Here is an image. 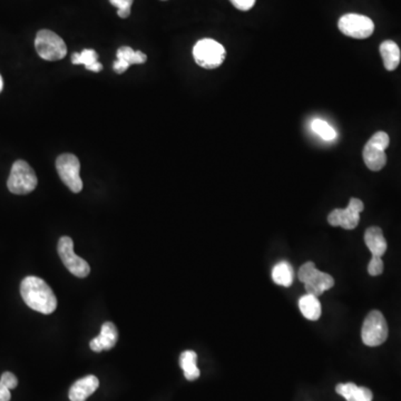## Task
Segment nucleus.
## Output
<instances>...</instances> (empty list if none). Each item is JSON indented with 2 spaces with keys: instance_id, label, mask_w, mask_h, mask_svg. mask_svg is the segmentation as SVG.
<instances>
[{
  "instance_id": "20e7f679",
  "label": "nucleus",
  "mask_w": 401,
  "mask_h": 401,
  "mask_svg": "<svg viewBox=\"0 0 401 401\" xmlns=\"http://www.w3.org/2000/svg\"><path fill=\"white\" fill-rule=\"evenodd\" d=\"M193 57L201 67L214 70L226 60V48L214 39H201L193 48Z\"/></svg>"
},
{
  "instance_id": "f257e3e1",
  "label": "nucleus",
  "mask_w": 401,
  "mask_h": 401,
  "mask_svg": "<svg viewBox=\"0 0 401 401\" xmlns=\"http://www.w3.org/2000/svg\"><path fill=\"white\" fill-rule=\"evenodd\" d=\"M23 302L43 314H50L57 309V298L52 287L38 277H26L21 285Z\"/></svg>"
},
{
  "instance_id": "6ab92c4d",
  "label": "nucleus",
  "mask_w": 401,
  "mask_h": 401,
  "mask_svg": "<svg viewBox=\"0 0 401 401\" xmlns=\"http://www.w3.org/2000/svg\"><path fill=\"white\" fill-rule=\"evenodd\" d=\"M197 355L192 350L182 352L180 357V365L184 371V375L187 380H197L199 377V369L197 366Z\"/></svg>"
},
{
  "instance_id": "4be33fe9",
  "label": "nucleus",
  "mask_w": 401,
  "mask_h": 401,
  "mask_svg": "<svg viewBox=\"0 0 401 401\" xmlns=\"http://www.w3.org/2000/svg\"><path fill=\"white\" fill-rule=\"evenodd\" d=\"M311 128L318 135L319 138L326 141V142H331L336 138V133L334 127L328 124L324 119H314L311 123Z\"/></svg>"
},
{
  "instance_id": "0eeeda50",
  "label": "nucleus",
  "mask_w": 401,
  "mask_h": 401,
  "mask_svg": "<svg viewBox=\"0 0 401 401\" xmlns=\"http://www.w3.org/2000/svg\"><path fill=\"white\" fill-rule=\"evenodd\" d=\"M363 344L368 347H378L388 338V324L380 311L373 310L368 314L361 330Z\"/></svg>"
},
{
  "instance_id": "f3484780",
  "label": "nucleus",
  "mask_w": 401,
  "mask_h": 401,
  "mask_svg": "<svg viewBox=\"0 0 401 401\" xmlns=\"http://www.w3.org/2000/svg\"><path fill=\"white\" fill-rule=\"evenodd\" d=\"M74 65H84L86 70L94 73H99L103 65L99 62V54L94 50H84L82 53H75L72 56Z\"/></svg>"
},
{
  "instance_id": "bb28decb",
  "label": "nucleus",
  "mask_w": 401,
  "mask_h": 401,
  "mask_svg": "<svg viewBox=\"0 0 401 401\" xmlns=\"http://www.w3.org/2000/svg\"><path fill=\"white\" fill-rule=\"evenodd\" d=\"M11 398V389L0 383V401H9Z\"/></svg>"
},
{
  "instance_id": "cd10ccee",
  "label": "nucleus",
  "mask_w": 401,
  "mask_h": 401,
  "mask_svg": "<svg viewBox=\"0 0 401 401\" xmlns=\"http://www.w3.org/2000/svg\"><path fill=\"white\" fill-rule=\"evenodd\" d=\"M3 87H4L3 78H1V76H0V93H1V91H3Z\"/></svg>"
},
{
  "instance_id": "b1692460",
  "label": "nucleus",
  "mask_w": 401,
  "mask_h": 401,
  "mask_svg": "<svg viewBox=\"0 0 401 401\" xmlns=\"http://www.w3.org/2000/svg\"><path fill=\"white\" fill-rule=\"evenodd\" d=\"M368 272L373 277H377V275H380L383 273V262L381 260V256H373V259H371V261L369 262V265H368Z\"/></svg>"
},
{
  "instance_id": "7ed1b4c3",
  "label": "nucleus",
  "mask_w": 401,
  "mask_h": 401,
  "mask_svg": "<svg viewBox=\"0 0 401 401\" xmlns=\"http://www.w3.org/2000/svg\"><path fill=\"white\" fill-rule=\"evenodd\" d=\"M35 48L39 57L47 62L62 60L67 55L65 42L56 33L48 29H43L37 33Z\"/></svg>"
},
{
  "instance_id": "aec40b11",
  "label": "nucleus",
  "mask_w": 401,
  "mask_h": 401,
  "mask_svg": "<svg viewBox=\"0 0 401 401\" xmlns=\"http://www.w3.org/2000/svg\"><path fill=\"white\" fill-rule=\"evenodd\" d=\"M272 279L277 285L290 287L295 280V272L290 263L281 261L272 270Z\"/></svg>"
},
{
  "instance_id": "2eb2a0df",
  "label": "nucleus",
  "mask_w": 401,
  "mask_h": 401,
  "mask_svg": "<svg viewBox=\"0 0 401 401\" xmlns=\"http://www.w3.org/2000/svg\"><path fill=\"white\" fill-rule=\"evenodd\" d=\"M365 242L373 256H383L386 253V238L383 236V230L378 226H371L366 231Z\"/></svg>"
},
{
  "instance_id": "dca6fc26",
  "label": "nucleus",
  "mask_w": 401,
  "mask_h": 401,
  "mask_svg": "<svg viewBox=\"0 0 401 401\" xmlns=\"http://www.w3.org/2000/svg\"><path fill=\"white\" fill-rule=\"evenodd\" d=\"M380 55L383 57V65L389 72L396 70L400 64V48L392 40H386L380 45Z\"/></svg>"
},
{
  "instance_id": "f03ea898",
  "label": "nucleus",
  "mask_w": 401,
  "mask_h": 401,
  "mask_svg": "<svg viewBox=\"0 0 401 401\" xmlns=\"http://www.w3.org/2000/svg\"><path fill=\"white\" fill-rule=\"evenodd\" d=\"M37 183L38 180L31 166L25 160H16L8 177V189L13 194H28L36 189Z\"/></svg>"
},
{
  "instance_id": "a878e982",
  "label": "nucleus",
  "mask_w": 401,
  "mask_h": 401,
  "mask_svg": "<svg viewBox=\"0 0 401 401\" xmlns=\"http://www.w3.org/2000/svg\"><path fill=\"white\" fill-rule=\"evenodd\" d=\"M231 4L238 11H250L256 4V0H230Z\"/></svg>"
},
{
  "instance_id": "5701e85b",
  "label": "nucleus",
  "mask_w": 401,
  "mask_h": 401,
  "mask_svg": "<svg viewBox=\"0 0 401 401\" xmlns=\"http://www.w3.org/2000/svg\"><path fill=\"white\" fill-rule=\"evenodd\" d=\"M109 3L117 8V15L121 18H127L131 15V8L134 0H109Z\"/></svg>"
},
{
  "instance_id": "ddd939ff",
  "label": "nucleus",
  "mask_w": 401,
  "mask_h": 401,
  "mask_svg": "<svg viewBox=\"0 0 401 401\" xmlns=\"http://www.w3.org/2000/svg\"><path fill=\"white\" fill-rule=\"evenodd\" d=\"M99 380L97 377L93 375H86L70 387L68 397L70 401H86L88 397H91L99 389Z\"/></svg>"
},
{
  "instance_id": "6e6552de",
  "label": "nucleus",
  "mask_w": 401,
  "mask_h": 401,
  "mask_svg": "<svg viewBox=\"0 0 401 401\" xmlns=\"http://www.w3.org/2000/svg\"><path fill=\"white\" fill-rule=\"evenodd\" d=\"M56 168L60 180L70 191L79 193L83 189V181L79 175V160L74 154L66 153L58 156Z\"/></svg>"
},
{
  "instance_id": "4468645a",
  "label": "nucleus",
  "mask_w": 401,
  "mask_h": 401,
  "mask_svg": "<svg viewBox=\"0 0 401 401\" xmlns=\"http://www.w3.org/2000/svg\"><path fill=\"white\" fill-rule=\"evenodd\" d=\"M336 392L347 401H373V392L365 387H359L355 383H339Z\"/></svg>"
},
{
  "instance_id": "39448f33",
  "label": "nucleus",
  "mask_w": 401,
  "mask_h": 401,
  "mask_svg": "<svg viewBox=\"0 0 401 401\" xmlns=\"http://www.w3.org/2000/svg\"><path fill=\"white\" fill-rule=\"evenodd\" d=\"M299 280L306 285V291L309 295L316 297L330 290L334 285V279L324 272L319 271L314 262H307L299 270Z\"/></svg>"
},
{
  "instance_id": "9d476101",
  "label": "nucleus",
  "mask_w": 401,
  "mask_h": 401,
  "mask_svg": "<svg viewBox=\"0 0 401 401\" xmlns=\"http://www.w3.org/2000/svg\"><path fill=\"white\" fill-rule=\"evenodd\" d=\"M342 34L356 39H366L373 35L375 23L369 17L358 13H347L342 16L338 23Z\"/></svg>"
},
{
  "instance_id": "412c9836",
  "label": "nucleus",
  "mask_w": 401,
  "mask_h": 401,
  "mask_svg": "<svg viewBox=\"0 0 401 401\" xmlns=\"http://www.w3.org/2000/svg\"><path fill=\"white\" fill-rule=\"evenodd\" d=\"M116 57L117 60L127 62L130 66L144 64L148 60V56L144 53L140 52V50L135 52L133 48L128 46L119 47L116 53Z\"/></svg>"
},
{
  "instance_id": "f8f14e48",
  "label": "nucleus",
  "mask_w": 401,
  "mask_h": 401,
  "mask_svg": "<svg viewBox=\"0 0 401 401\" xmlns=\"http://www.w3.org/2000/svg\"><path fill=\"white\" fill-rule=\"evenodd\" d=\"M117 340H119V331H117L116 326L113 322L107 321L101 326L99 336L92 340L89 347L95 352L111 350V348L115 347Z\"/></svg>"
},
{
  "instance_id": "a211bd4d",
  "label": "nucleus",
  "mask_w": 401,
  "mask_h": 401,
  "mask_svg": "<svg viewBox=\"0 0 401 401\" xmlns=\"http://www.w3.org/2000/svg\"><path fill=\"white\" fill-rule=\"evenodd\" d=\"M299 308H300L301 314L304 318L310 321H317L321 317V303L318 297L314 295H309L301 297L299 300Z\"/></svg>"
},
{
  "instance_id": "9b49d317",
  "label": "nucleus",
  "mask_w": 401,
  "mask_h": 401,
  "mask_svg": "<svg viewBox=\"0 0 401 401\" xmlns=\"http://www.w3.org/2000/svg\"><path fill=\"white\" fill-rule=\"evenodd\" d=\"M365 209L363 201L356 197L350 199L347 209H336L328 215L330 226H340L346 230L357 228L360 221V213Z\"/></svg>"
},
{
  "instance_id": "393cba45",
  "label": "nucleus",
  "mask_w": 401,
  "mask_h": 401,
  "mask_svg": "<svg viewBox=\"0 0 401 401\" xmlns=\"http://www.w3.org/2000/svg\"><path fill=\"white\" fill-rule=\"evenodd\" d=\"M0 383L5 385V386L11 389H11H15L17 385H18V380L16 378V375L11 373H4L3 375H1V378H0Z\"/></svg>"
},
{
  "instance_id": "423d86ee",
  "label": "nucleus",
  "mask_w": 401,
  "mask_h": 401,
  "mask_svg": "<svg viewBox=\"0 0 401 401\" xmlns=\"http://www.w3.org/2000/svg\"><path fill=\"white\" fill-rule=\"evenodd\" d=\"M389 135L385 132H377L373 138L368 141L363 148V160L367 167L371 171H380L387 163V155L385 150L389 146Z\"/></svg>"
},
{
  "instance_id": "1a4fd4ad",
  "label": "nucleus",
  "mask_w": 401,
  "mask_h": 401,
  "mask_svg": "<svg viewBox=\"0 0 401 401\" xmlns=\"http://www.w3.org/2000/svg\"><path fill=\"white\" fill-rule=\"evenodd\" d=\"M57 250L62 263L72 275L77 278H86L89 275V264L74 252V242L70 236L60 238Z\"/></svg>"
}]
</instances>
